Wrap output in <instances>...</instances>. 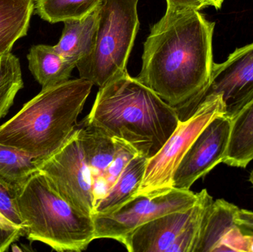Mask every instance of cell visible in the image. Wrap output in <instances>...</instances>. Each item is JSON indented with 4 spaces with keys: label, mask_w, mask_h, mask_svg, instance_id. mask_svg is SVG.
<instances>
[{
    "label": "cell",
    "mask_w": 253,
    "mask_h": 252,
    "mask_svg": "<svg viewBox=\"0 0 253 252\" xmlns=\"http://www.w3.org/2000/svg\"><path fill=\"white\" fill-rule=\"evenodd\" d=\"M215 23L196 10H166L144 44L138 81L175 109L191 116L211 80Z\"/></svg>",
    "instance_id": "cell-1"
},
{
    "label": "cell",
    "mask_w": 253,
    "mask_h": 252,
    "mask_svg": "<svg viewBox=\"0 0 253 252\" xmlns=\"http://www.w3.org/2000/svg\"><path fill=\"white\" fill-rule=\"evenodd\" d=\"M179 121L174 108L126 71L99 88L84 126L124 141L149 159Z\"/></svg>",
    "instance_id": "cell-2"
},
{
    "label": "cell",
    "mask_w": 253,
    "mask_h": 252,
    "mask_svg": "<svg viewBox=\"0 0 253 252\" xmlns=\"http://www.w3.org/2000/svg\"><path fill=\"white\" fill-rule=\"evenodd\" d=\"M93 86L80 78L42 88L0 126V144L37 161L47 159L80 127L77 119Z\"/></svg>",
    "instance_id": "cell-3"
},
{
    "label": "cell",
    "mask_w": 253,
    "mask_h": 252,
    "mask_svg": "<svg viewBox=\"0 0 253 252\" xmlns=\"http://www.w3.org/2000/svg\"><path fill=\"white\" fill-rule=\"evenodd\" d=\"M16 202L27 239L55 251L80 252L95 240L91 216L76 210L38 171L16 190Z\"/></svg>",
    "instance_id": "cell-4"
},
{
    "label": "cell",
    "mask_w": 253,
    "mask_h": 252,
    "mask_svg": "<svg viewBox=\"0 0 253 252\" xmlns=\"http://www.w3.org/2000/svg\"><path fill=\"white\" fill-rule=\"evenodd\" d=\"M138 1H102L92 51L77 65L80 78L100 88L127 71L128 59L139 29Z\"/></svg>",
    "instance_id": "cell-5"
},
{
    "label": "cell",
    "mask_w": 253,
    "mask_h": 252,
    "mask_svg": "<svg viewBox=\"0 0 253 252\" xmlns=\"http://www.w3.org/2000/svg\"><path fill=\"white\" fill-rule=\"evenodd\" d=\"M220 115H224V103L221 96H217L205 99L191 116L180 120L165 144L147 161L136 195L160 193L172 189L174 175L189 148L205 127Z\"/></svg>",
    "instance_id": "cell-6"
},
{
    "label": "cell",
    "mask_w": 253,
    "mask_h": 252,
    "mask_svg": "<svg viewBox=\"0 0 253 252\" xmlns=\"http://www.w3.org/2000/svg\"><path fill=\"white\" fill-rule=\"evenodd\" d=\"M198 199L199 193L174 187L160 193L135 195L111 213L91 215L95 240L109 238L120 243L138 226L164 215L188 210Z\"/></svg>",
    "instance_id": "cell-7"
},
{
    "label": "cell",
    "mask_w": 253,
    "mask_h": 252,
    "mask_svg": "<svg viewBox=\"0 0 253 252\" xmlns=\"http://www.w3.org/2000/svg\"><path fill=\"white\" fill-rule=\"evenodd\" d=\"M39 170L68 204L87 216L93 214L95 205L91 176L79 128L57 152L40 161Z\"/></svg>",
    "instance_id": "cell-8"
},
{
    "label": "cell",
    "mask_w": 253,
    "mask_h": 252,
    "mask_svg": "<svg viewBox=\"0 0 253 252\" xmlns=\"http://www.w3.org/2000/svg\"><path fill=\"white\" fill-rule=\"evenodd\" d=\"M217 96L222 99L224 115L231 120L252 102L253 43L235 50L225 62L214 63L209 84L198 107L205 99Z\"/></svg>",
    "instance_id": "cell-9"
},
{
    "label": "cell",
    "mask_w": 253,
    "mask_h": 252,
    "mask_svg": "<svg viewBox=\"0 0 253 252\" xmlns=\"http://www.w3.org/2000/svg\"><path fill=\"white\" fill-rule=\"evenodd\" d=\"M231 125V119L220 115L199 133L175 171L174 188L189 190L198 179L223 163L230 142Z\"/></svg>",
    "instance_id": "cell-10"
},
{
    "label": "cell",
    "mask_w": 253,
    "mask_h": 252,
    "mask_svg": "<svg viewBox=\"0 0 253 252\" xmlns=\"http://www.w3.org/2000/svg\"><path fill=\"white\" fill-rule=\"evenodd\" d=\"M196 208V204L188 210L153 219L131 231L120 243L129 252H168L188 224Z\"/></svg>",
    "instance_id": "cell-11"
},
{
    "label": "cell",
    "mask_w": 253,
    "mask_h": 252,
    "mask_svg": "<svg viewBox=\"0 0 253 252\" xmlns=\"http://www.w3.org/2000/svg\"><path fill=\"white\" fill-rule=\"evenodd\" d=\"M79 133L84 158L91 176L92 189L96 207L106 195L104 179L107 170L115 156L117 139L86 126L79 127Z\"/></svg>",
    "instance_id": "cell-12"
},
{
    "label": "cell",
    "mask_w": 253,
    "mask_h": 252,
    "mask_svg": "<svg viewBox=\"0 0 253 252\" xmlns=\"http://www.w3.org/2000/svg\"><path fill=\"white\" fill-rule=\"evenodd\" d=\"M239 207L228 201H212L205 210L194 252H221L223 244L239 224Z\"/></svg>",
    "instance_id": "cell-13"
},
{
    "label": "cell",
    "mask_w": 253,
    "mask_h": 252,
    "mask_svg": "<svg viewBox=\"0 0 253 252\" xmlns=\"http://www.w3.org/2000/svg\"><path fill=\"white\" fill-rule=\"evenodd\" d=\"M99 7L83 19L63 22L65 26L62 36L54 47L64 58L72 61L77 65L87 57L93 49Z\"/></svg>",
    "instance_id": "cell-14"
},
{
    "label": "cell",
    "mask_w": 253,
    "mask_h": 252,
    "mask_svg": "<svg viewBox=\"0 0 253 252\" xmlns=\"http://www.w3.org/2000/svg\"><path fill=\"white\" fill-rule=\"evenodd\" d=\"M28 68L42 88L68 81L77 65L64 58L54 46L37 44L27 56Z\"/></svg>",
    "instance_id": "cell-15"
},
{
    "label": "cell",
    "mask_w": 253,
    "mask_h": 252,
    "mask_svg": "<svg viewBox=\"0 0 253 252\" xmlns=\"http://www.w3.org/2000/svg\"><path fill=\"white\" fill-rule=\"evenodd\" d=\"M34 7L35 0H0V56L27 35Z\"/></svg>",
    "instance_id": "cell-16"
},
{
    "label": "cell",
    "mask_w": 253,
    "mask_h": 252,
    "mask_svg": "<svg viewBox=\"0 0 253 252\" xmlns=\"http://www.w3.org/2000/svg\"><path fill=\"white\" fill-rule=\"evenodd\" d=\"M231 121L230 142L223 163L245 168L253 160V100Z\"/></svg>",
    "instance_id": "cell-17"
},
{
    "label": "cell",
    "mask_w": 253,
    "mask_h": 252,
    "mask_svg": "<svg viewBox=\"0 0 253 252\" xmlns=\"http://www.w3.org/2000/svg\"><path fill=\"white\" fill-rule=\"evenodd\" d=\"M147 161L148 158L139 154L134 157L106 196L95 207L93 214L111 213L135 196L142 181Z\"/></svg>",
    "instance_id": "cell-18"
},
{
    "label": "cell",
    "mask_w": 253,
    "mask_h": 252,
    "mask_svg": "<svg viewBox=\"0 0 253 252\" xmlns=\"http://www.w3.org/2000/svg\"><path fill=\"white\" fill-rule=\"evenodd\" d=\"M104 0H35L34 12L50 23L81 19L94 11Z\"/></svg>",
    "instance_id": "cell-19"
},
{
    "label": "cell",
    "mask_w": 253,
    "mask_h": 252,
    "mask_svg": "<svg viewBox=\"0 0 253 252\" xmlns=\"http://www.w3.org/2000/svg\"><path fill=\"white\" fill-rule=\"evenodd\" d=\"M40 162L18 149L0 144V179L16 189L40 171Z\"/></svg>",
    "instance_id": "cell-20"
},
{
    "label": "cell",
    "mask_w": 253,
    "mask_h": 252,
    "mask_svg": "<svg viewBox=\"0 0 253 252\" xmlns=\"http://www.w3.org/2000/svg\"><path fill=\"white\" fill-rule=\"evenodd\" d=\"M23 87L19 59L11 53L0 56V120L7 115Z\"/></svg>",
    "instance_id": "cell-21"
},
{
    "label": "cell",
    "mask_w": 253,
    "mask_h": 252,
    "mask_svg": "<svg viewBox=\"0 0 253 252\" xmlns=\"http://www.w3.org/2000/svg\"><path fill=\"white\" fill-rule=\"evenodd\" d=\"M117 139V152L114 160L107 170L104 179V187L106 195L110 189L115 184L129 161L138 154L129 144L120 139Z\"/></svg>",
    "instance_id": "cell-22"
},
{
    "label": "cell",
    "mask_w": 253,
    "mask_h": 252,
    "mask_svg": "<svg viewBox=\"0 0 253 252\" xmlns=\"http://www.w3.org/2000/svg\"><path fill=\"white\" fill-rule=\"evenodd\" d=\"M16 188L0 179V213L13 225L25 231L16 202Z\"/></svg>",
    "instance_id": "cell-23"
},
{
    "label": "cell",
    "mask_w": 253,
    "mask_h": 252,
    "mask_svg": "<svg viewBox=\"0 0 253 252\" xmlns=\"http://www.w3.org/2000/svg\"><path fill=\"white\" fill-rule=\"evenodd\" d=\"M167 10H200L210 6L208 0H166Z\"/></svg>",
    "instance_id": "cell-24"
},
{
    "label": "cell",
    "mask_w": 253,
    "mask_h": 252,
    "mask_svg": "<svg viewBox=\"0 0 253 252\" xmlns=\"http://www.w3.org/2000/svg\"><path fill=\"white\" fill-rule=\"evenodd\" d=\"M236 220L239 227L245 233L253 235V212L239 209Z\"/></svg>",
    "instance_id": "cell-25"
},
{
    "label": "cell",
    "mask_w": 253,
    "mask_h": 252,
    "mask_svg": "<svg viewBox=\"0 0 253 252\" xmlns=\"http://www.w3.org/2000/svg\"><path fill=\"white\" fill-rule=\"evenodd\" d=\"M0 229L8 231V232H13V233L20 236L21 238L25 237V231L16 227L8 219L6 218L1 213H0Z\"/></svg>",
    "instance_id": "cell-26"
},
{
    "label": "cell",
    "mask_w": 253,
    "mask_h": 252,
    "mask_svg": "<svg viewBox=\"0 0 253 252\" xmlns=\"http://www.w3.org/2000/svg\"><path fill=\"white\" fill-rule=\"evenodd\" d=\"M224 0H208L210 3V6H212L216 9H220L222 5Z\"/></svg>",
    "instance_id": "cell-27"
},
{
    "label": "cell",
    "mask_w": 253,
    "mask_h": 252,
    "mask_svg": "<svg viewBox=\"0 0 253 252\" xmlns=\"http://www.w3.org/2000/svg\"><path fill=\"white\" fill-rule=\"evenodd\" d=\"M250 181L251 182L253 186V170L252 173H251V176H250Z\"/></svg>",
    "instance_id": "cell-28"
}]
</instances>
